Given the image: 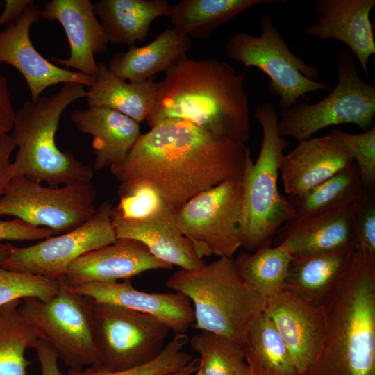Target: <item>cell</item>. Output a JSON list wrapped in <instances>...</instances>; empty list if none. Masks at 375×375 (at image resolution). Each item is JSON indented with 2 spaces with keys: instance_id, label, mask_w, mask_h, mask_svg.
Wrapping results in <instances>:
<instances>
[{
  "instance_id": "d6a6232c",
  "label": "cell",
  "mask_w": 375,
  "mask_h": 375,
  "mask_svg": "<svg viewBox=\"0 0 375 375\" xmlns=\"http://www.w3.org/2000/svg\"><path fill=\"white\" fill-rule=\"evenodd\" d=\"M189 342L200 356L202 375H237L247 367L241 346L225 336L201 331Z\"/></svg>"
},
{
  "instance_id": "ab89813d",
  "label": "cell",
  "mask_w": 375,
  "mask_h": 375,
  "mask_svg": "<svg viewBox=\"0 0 375 375\" xmlns=\"http://www.w3.org/2000/svg\"><path fill=\"white\" fill-rule=\"evenodd\" d=\"M15 116L7 79L0 74V139L12 131Z\"/></svg>"
},
{
  "instance_id": "277c9868",
  "label": "cell",
  "mask_w": 375,
  "mask_h": 375,
  "mask_svg": "<svg viewBox=\"0 0 375 375\" xmlns=\"http://www.w3.org/2000/svg\"><path fill=\"white\" fill-rule=\"evenodd\" d=\"M86 95L84 85L67 83L56 94L41 95L16 110L11 134L17 149L12 161L14 176H24L53 187L91 182V169L73 153L61 151L55 140L62 112Z\"/></svg>"
},
{
  "instance_id": "52a82bcc",
  "label": "cell",
  "mask_w": 375,
  "mask_h": 375,
  "mask_svg": "<svg viewBox=\"0 0 375 375\" xmlns=\"http://www.w3.org/2000/svg\"><path fill=\"white\" fill-rule=\"evenodd\" d=\"M335 62L337 84L321 101L297 103L278 118L279 134L298 142L308 139L322 128L353 124L369 129L375 115V87L364 81L357 70L356 59L347 49L339 51Z\"/></svg>"
},
{
  "instance_id": "d6986e66",
  "label": "cell",
  "mask_w": 375,
  "mask_h": 375,
  "mask_svg": "<svg viewBox=\"0 0 375 375\" xmlns=\"http://www.w3.org/2000/svg\"><path fill=\"white\" fill-rule=\"evenodd\" d=\"M68 288L95 301L115 304L157 317L175 334L185 333L194 322L192 303L179 292L140 291L133 287L131 279L108 283H87Z\"/></svg>"
},
{
  "instance_id": "5b68a950",
  "label": "cell",
  "mask_w": 375,
  "mask_h": 375,
  "mask_svg": "<svg viewBox=\"0 0 375 375\" xmlns=\"http://www.w3.org/2000/svg\"><path fill=\"white\" fill-rule=\"evenodd\" d=\"M165 285L192 303L193 327L225 336L241 347L250 324L266 304L244 281L233 257H219L198 269H180Z\"/></svg>"
},
{
  "instance_id": "d590c367",
  "label": "cell",
  "mask_w": 375,
  "mask_h": 375,
  "mask_svg": "<svg viewBox=\"0 0 375 375\" xmlns=\"http://www.w3.org/2000/svg\"><path fill=\"white\" fill-rule=\"evenodd\" d=\"M118 193L119 201L112 215L123 219L145 218L168 205L157 190L146 183L119 186Z\"/></svg>"
},
{
  "instance_id": "5bb4252c",
  "label": "cell",
  "mask_w": 375,
  "mask_h": 375,
  "mask_svg": "<svg viewBox=\"0 0 375 375\" xmlns=\"http://www.w3.org/2000/svg\"><path fill=\"white\" fill-rule=\"evenodd\" d=\"M263 311L286 344L298 374L303 375L324 342L326 306L283 289L266 300Z\"/></svg>"
},
{
  "instance_id": "f35d334b",
  "label": "cell",
  "mask_w": 375,
  "mask_h": 375,
  "mask_svg": "<svg viewBox=\"0 0 375 375\" xmlns=\"http://www.w3.org/2000/svg\"><path fill=\"white\" fill-rule=\"evenodd\" d=\"M54 233L52 231L32 226L19 219H0V241H25L46 239Z\"/></svg>"
},
{
  "instance_id": "d4e9b609",
  "label": "cell",
  "mask_w": 375,
  "mask_h": 375,
  "mask_svg": "<svg viewBox=\"0 0 375 375\" xmlns=\"http://www.w3.org/2000/svg\"><path fill=\"white\" fill-rule=\"evenodd\" d=\"M190 47L189 36L168 28L146 45H132L126 51L115 53L107 65L123 80L143 82L159 72H165L188 55Z\"/></svg>"
},
{
  "instance_id": "2e32d148",
  "label": "cell",
  "mask_w": 375,
  "mask_h": 375,
  "mask_svg": "<svg viewBox=\"0 0 375 375\" xmlns=\"http://www.w3.org/2000/svg\"><path fill=\"white\" fill-rule=\"evenodd\" d=\"M40 17L58 21L69 45L67 58H51L56 65L94 77L98 63L94 56L106 51L109 42L90 0H51L40 9Z\"/></svg>"
},
{
  "instance_id": "ffe728a7",
  "label": "cell",
  "mask_w": 375,
  "mask_h": 375,
  "mask_svg": "<svg viewBox=\"0 0 375 375\" xmlns=\"http://www.w3.org/2000/svg\"><path fill=\"white\" fill-rule=\"evenodd\" d=\"M353 162L349 150L331 133L299 141L281 164L285 192L292 198L300 195Z\"/></svg>"
},
{
  "instance_id": "603a6c76",
  "label": "cell",
  "mask_w": 375,
  "mask_h": 375,
  "mask_svg": "<svg viewBox=\"0 0 375 375\" xmlns=\"http://www.w3.org/2000/svg\"><path fill=\"white\" fill-rule=\"evenodd\" d=\"M71 119L81 133L93 137L96 170L122 162L141 134L140 123L109 108L76 110Z\"/></svg>"
},
{
  "instance_id": "7a4b0ae2",
  "label": "cell",
  "mask_w": 375,
  "mask_h": 375,
  "mask_svg": "<svg viewBox=\"0 0 375 375\" xmlns=\"http://www.w3.org/2000/svg\"><path fill=\"white\" fill-rule=\"evenodd\" d=\"M247 72L238 73L217 58L183 56L157 82L151 127L183 122L237 143L250 138L249 105L244 88Z\"/></svg>"
},
{
  "instance_id": "83f0119b",
  "label": "cell",
  "mask_w": 375,
  "mask_h": 375,
  "mask_svg": "<svg viewBox=\"0 0 375 375\" xmlns=\"http://www.w3.org/2000/svg\"><path fill=\"white\" fill-rule=\"evenodd\" d=\"M280 0H181L169 6L167 15L178 33L205 38L219 26L251 7Z\"/></svg>"
},
{
  "instance_id": "9a60e30c",
  "label": "cell",
  "mask_w": 375,
  "mask_h": 375,
  "mask_svg": "<svg viewBox=\"0 0 375 375\" xmlns=\"http://www.w3.org/2000/svg\"><path fill=\"white\" fill-rule=\"evenodd\" d=\"M40 17V8L28 6L14 23L0 32V64L15 68L26 81L31 101H36L47 88L58 83H76L90 87L93 77L62 68L43 57L33 46L30 29Z\"/></svg>"
},
{
  "instance_id": "e575fe53",
  "label": "cell",
  "mask_w": 375,
  "mask_h": 375,
  "mask_svg": "<svg viewBox=\"0 0 375 375\" xmlns=\"http://www.w3.org/2000/svg\"><path fill=\"white\" fill-rule=\"evenodd\" d=\"M60 284V281L56 279L10 271L0 267V306L26 297L49 301L57 294Z\"/></svg>"
},
{
  "instance_id": "60d3db41",
  "label": "cell",
  "mask_w": 375,
  "mask_h": 375,
  "mask_svg": "<svg viewBox=\"0 0 375 375\" xmlns=\"http://www.w3.org/2000/svg\"><path fill=\"white\" fill-rule=\"evenodd\" d=\"M15 148L11 135L8 134L0 139V198L14 176L13 165L10 158Z\"/></svg>"
},
{
  "instance_id": "b9f144b4",
  "label": "cell",
  "mask_w": 375,
  "mask_h": 375,
  "mask_svg": "<svg viewBox=\"0 0 375 375\" xmlns=\"http://www.w3.org/2000/svg\"><path fill=\"white\" fill-rule=\"evenodd\" d=\"M40 365L41 375H62L58 365V356L46 341L38 339L33 347Z\"/></svg>"
},
{
  "instance_id": "4316f807",
  "label": "cell",
  "mask_w": 375,
  "mask_h": 375,
  "mask_svg": "<svg viewBox=\"0 0 375 375\" xmlns=\"http://www.w3.org/2000/svg\"><path fill=\"white\" fill-rule=\"evenodd\" d=\"M165 0H99L94 12L109 43L131 47L144 41L153 21L167 15Z\"/></svg>"
},
{
  "instance_id": "ee69618b",
  "label": "cell",
  "mask_w": 375,
  "mask_h": 375,
  "mask_svg": "<svg viewBox=\"0 0 375 375\" xmlns=\"http://www.w3.org/2000/svg\"><path fill=\"white\" fill-rule=\"evenodd\" d=\"M199 367V359L194 358L187 366L180 370L168 373L163 375H192Z\"/></svg>"
},
{
  "instance_id": "f6af8a7d",
  "label": "cell",
  "mask_w": 375,
  "mask_h": 375,
  "mask_svg": "<svg viewBox=\"0 0 375 375\" xmlns=\"http://www.w3.org/2000/svg\"><path fill=\"white\" fill-rule=\"evenodd\" d=\"M12 245L10 243L0 242V261L6 258Z\"/></svg>"
},
{
  "instance_id": "cb8c5ba5",
  "label": "cell",
  "mask_w": 375,
  "mask_h": 375,
  "mask_svg": "<svg viewBox=\"0 0 375 375\" xmlns=\"http://www.w3.org/2000/svg\"><path fill=\"white\" fill-rule=\"evenodd\" d=\"M355 249L293 255L284 289L326 306L342 285Z\"/></svg>"
},
{
  "instance_id": "7bdbcfd3",
  "label": "cell",
  "mask_w": 375,
  "mask_h": 375,
  "mask_svg": "<svg viewBox=\"0 0 375 375\" xmlns=\"http://www.w3.org/2000/svg\"><path fill=\"white\" fill-rule=\"evenodd\" d=\"M33 2L32 0H6L3 10L0 15V26L15 22Z\"/></svg>"
},
{
  "instance_id": "4fadbf2b",
  "label": "cell",
  "mask_w": 375,
  "mask_h": 375,
  "mask_svg": "<svg viewBox=\"0 0 375 375\" xmlns=\"http://www.w3.org/2000/svg\"><path fill=\"white\" fill-rule=\"evenodd\" d=\"M112 206L103 202L95 214L75 229L44 239L35 244L12 245L0 267L60 281L69 265L83 254L117 239L112 222Z\"/></svg>"
},
{
  "instance_id": "1f68e13d",
  "label": "cell",
  "mask_w": 375,
  "mask_h": 375,
  "mask_svg": "<svg viewBox=\"0 0 375 375\" xmlns=\"http://www.w3.org/2000/svg\"><path fill=\"white\" fill-rule=\"evenodd\" d=\"M367 192L353 162L327 180L293 197L292 202L296 217H303L349 205Z\"/></svg>"
},
{
  "instance_id": "bcb514c9",
  "label": "cell",
  "mask_w": 375,
  "mask_h": 375,
  "mask_svg": "<svg viewBox=\"0 0 375 375\" xmlns=\"http://www.w3.org/2000/svg\"><path fill=\"white\" fill-rule=\"evenodd\" d=\"M237 375H252L247 365L242 371H240Z\"/></svg>"
},
{
  "instance_id": "30bf717a",
  "label": "cell",
  "mask_w": 375,
  "mask_h": 375,
  "mask_svg": "<svg viewBox=\"0 0 375 375\" xmlns=\"http://www.w3.org/2000/svg\"><path fill=\"white\" fill-rule=\"evenodd\" d=\"M243 173L195 195L176 213L183 235L202 258H231L242 247Z\"/></svg>"
},
{
  "instance_id": "484cf974",
  "label": "cell",
  "mask_w": 375,
  "mask_h": 375,
  "mask_svg": "<svg viewBox=\"0 0 375 375\" xmlns=\"http://www.w3.org/2000/svg\"><path fill=\"white\" fill-rule=\"evenodd\" d=\"M157 82L123 80L115 75L105 62L98 63L93 82L87 91L88 107L109 108L140 123L147 121L153 112Z\"/></svg>"
},
{
  "instance_id": "8d00e7d4",
  "label": "cell",
  "mask_w": 375,
  "mask_h": 375,
  "mask_svg": "<svg viewBox=\"0 0 375 375\" xmlns=\"http://www.w3.org/2000/svg\"><path fill=\"white\" fill-rule=\"evenodd\" d=\"M337 137L349 150L356 164L361 182L367 191L374 190L375 185V126L363 133L353 134L333 129Z\"/></svg>"
},
{
  "instance_id": "44dd1931",
  "label": "cell",
  "mask_w": 375,
  "mask_h": 375,
  "mask_svg": "<svg viewBox=\"0 0 375 375\" xmlns=\"http://www.w3.org/2000/svg\"><path fill=\"white\" fill-rule=\"evenodd\" d=\"M176 211L166 205L140 219L112 215L117 239L128 238L142 243L158 260L184 269H198L206 263L178 228Z\"/></svg>"
},
{
  "instance_id": "ba28073f",
  "label": "cell",
  "mask_w": 375,
  "mask_h": 375,
  "mask_svg": "<svg viewBox=\"0 0 375 375\" xmlns=\"http://www.w3.org/2000/svg\"><path fill=\"white\" fill-rule=\"evenodd\" d=\"M259 22L260 35L242 32L231 35L226 53L246 68L257 67L269 76V91L278 99L281 112L307 93L331 89L330 84L317 81L319 72L316 67L290 51L269 15H262Z\"/></svg>"
},
{
  "instance_id": "6da1fadb",
  "label": "cell",
  "mask_w": 375,
  "mask_h": 375,
  "mask_svg": "<svg viewBox=\"0 0 375 375\" xmlns=\"http://www.w3.org/2000/svg\"><path fill=\"white\" fill-rule=\"evenodd\" d=\"M249 147L183 122L141 133L125 160L111 167L119 186L151 185L177 211L199 193L244 172Z\"/></svg>"
},
{
  "instance_id": "7c38bea8",
  "label": "cell",
  "mask_w": 375,
  "mask_h": 375,
  "mask_svg": "<svg viewBox=\"0 0 375 375\" xmlns=\"http://www.w3.org/2000/svg\"><path fill=\"white\" fill-rule=\"evenodd\" d=\"M19 308L38 338L49 343L70 369L100 364L93 340L89 298L61 283L52 299L43 301L26 297L22 299Z\"/></svg>"
},
{
  "instance_id": "7402d4cb",
  "label": "cell",
  "mask_w": 375,
  "mask_h": 375,
  "mask_svg": "<svg viewBox=\"0 0 375 375\" xmlns=\"http://www.w3.org/2000/svg\"><path fill=\"white\" fill-rule=\"evenodd\" d=\"M356 201L341 208L294 218L278 230L276 244L288 242L293 255L356 248L353 233Z\"/></svg>"
},
{
  "instance_id": "3957f363",
  "label": "cell",
  "mask_w": 375,
  "mask_h": 375,
  "mask_svg": "<svg viewBox=\"0 0 375 375\" xmlns=\"http://www.w3.org/2000/svg\"><path fill=\"white\" fill-rule=\"evenodd\" d=\"M326 310L322 348L303 375H375V258L362 246Z\"/></svg>"
},
{
  "instance_id": "4dcf8cb0",
  "label": "cell",
  "mask_w": 375,
  "mask_h": 375,
  "mask_svg": "<svg viewBox=\"0 0 375 375\" xmlns=\"http://www.w3.org/2000/svg\"><path fill=\"white\" fill-rule=\"evenodd\" d=\"M22 299L0 306V375H26L31 362L25 358L39 338L22 315Z\"/></svg>"
},
{
  "instance_id": "f546056e",
  "label": "cell",
  "mask_w": 375,
  "mask_h": 375,
  "mask_svg": "<svg viewBox=\"0 0 375 375\" xmlns=\"http://www.w3.org/2000/svg\"><path fill=\"white\" fill-rule=\"evenodd\" d=\"M272 242H266L253 252L240 253L234 258L246 284L266 300L284 289L294 254L288 242L274 247Z\"/></svg>"
},
{
  "instance_id": "e0dca14e",
  "label": "cell",
  "mask_w": 375,
  "mask_h": 375,
  "mask_svg": "<svg viewBox=\"0 0 375 375\" xmlns=\"http://www.w3.org/2000/svg\"><path fill=\"white\" fill-rule=\"evenodd\" d=\"M172 268L153 256L140 242L122 238L79 257L69 265L60 282L68 287L92 282L114 283L147 271Z\"/></svg>"
},
{
  "instance_id": "7dc6e473",
  "label": "cell",
  "mask_w": 375,
  "mask_h": 375,
  "mask_svg": "<svg viewBox=\"0 0 375 375\" xmlns=\"http://www.w3.org/2000/svg\"><path fill=\"white\" fill-rule=\"evenodd\" d=\"M192 375H202L200 367H199L198 370Z\"/></svg>"
},
{
  "instance_id": "836d02e7",
  "label": "cell",
  "mask_w": 375,
  "mask_h": 375,
  "mask_svg": "<svg viewBox=\"0 0 375 375\" xmlns=\"http://www.w3.org/2000/svg\"><path fill=\"white\" fill-rule=\"evenodd\" d=\"M188 342L185 333H176L156 358L142 365L112 372L96 364L85 369H69L67 375H163L174 372L185 367L194 359L191 354L183 350Z\"/></svg>"
},
{
  "instance_id": "8992f818",
  "label": "cell",
  "mask_w": 375,
  "mask_h": 375,
  "mask_svg": "<svg viewBox=\"0 0 375 375\" xmlns=\"http://www.w3.org/2000/svg\"><path fill=\"white\" fill-rule=\"evenodd\" d=\"M253 116L262 128V140L255 162L249 148L247 150L243 172L242 247L247 252L272 241L278 230L297 217L292 202L278 188L283 151L288 143L279 134L276 108L265 102L256 108Z\"/></svg>"
},
{
  "instance_id": "ac0fdd59",
  "label": "cell",
  "mask_w": 375,
  "mask_h": 375,
  "mask_svg": "<svg viewBox=\"0 0 375 375\" xmlns=\"http://www.w3.org/2000/svg\"><path fill=\"white\" fill-rule=\"evenodd\" d=\"M374 0H316V23L303 32L311 37L334 39L347 47L368 76L369 58L375 53V42L370 12Z\"/></svg>"
},
{
  "instance_id": "9c48e42d",
  "label": "cell",
  "mask_w": 375,
  "mask_h": 375,
  "mask_svg": "<svg viewBox=\"0 0 375 375\" xmlns=\"http://www.w3.org/2000/svg\"><path fill=\"white\" fill-rule=\"evenodd\" d=\"M93 340L108 371L134 368L156 358L171 331L157 317L89 299Z\"/></svg>"
},
{
  "instance_id": "8fae6325",
  "label": "cell",
  "mask_w": 375,
  "mask_h": 375,
  "mask_svg": "<svg viewBox=\"0 0 375 375\" xmlns=\"http://www.w3.org/2000/svg\"><path fill=\"white\" fill-rule=\"evenodd\" d=\"M96 197L91 182L49 187L13 176L0 198V215L13 216L60 235L81 226L95 214Z\"/></svg>"
},
{
  "instance_id": "74e56055",
  "label": "cell",
  "mask_w": 375,
  "mask_h": 375,
  "mask_svg": "<svg viewBox=\"0 0 375 375\" xmlns=\"http://www.w3.org/2000/svg\"><path fill=\"white\" fill-rule=\"evenodd\" d=\"M353 233L356 247L362 246L375 258V194L367 191L356 201Z\"/></svg>"
},
{
  "instance_id": "f1b7e54d",
  "label": "cell",
  "mask_w": 375,
  "mask_h": 375,
  "mask_svg": "<svg viewBox=\"0 0 375 375\" xmlns=\"http://www.w3.org/2000/svg\"><path fill=\"white\" fill-rule=\"evenodd\" d=\"M241 347L252 375H299L286 344L264 311L250 324Z\"/></svg>"
}]
</instances>
